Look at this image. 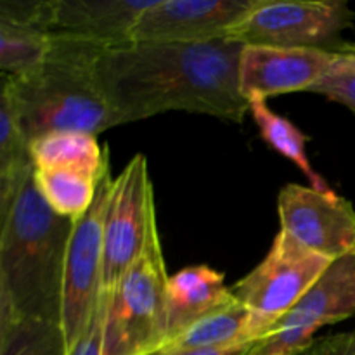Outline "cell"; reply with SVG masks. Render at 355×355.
Returning <instances> with one entry per match:
<instances>
[{
	"instance_id": "cell-1",
	"label": "cell",
	"mask_w": 355,
	"mask_h": 355,
	"mask_svg": "<svg viewBox=\"0 0 355 355\" xmlns=\"http://www.w3.org/2000/svg\"><path fill=\"white\" fill-rule=\"evenodd\" d=\"M243 44L130 42L104 49L99 73L118 125L168 111L210 114L241 123L250 103L239 90Z\"/></svg>"
},
{
	"instance_id": "cell-2",
	"label": "cell",
	"mask_w": 355,
	"mask_h": 355,
	"mask_svg": "<svg viewBox=\"0 0 355 355\" xmlns=\"http://www.w3.org/2000/svg\"><path fill=\"white\" fill-rule=\"evenodd\" d=\"M73 220L55 214L33 173L0 215V321L61 324L62 272Z\"/></svg>"
},
{
	"instance_id": "cell-3",
	"label": "cell",
	"mask_w": 355,
	"mask_h": 355,
	"mask_svg": "<svg viewBox=\"0 0 355 355\" xmlns=\"http://www.w3.org/2000/svg\"><path fill=\"white\" fill-rule=\"evenodd\" d=\"M103 51L92 42L54 33L47 55L33 71L2 75V92L10 99L30 142L52 132L99 135L118 127L99 73Z\"/></svg>"
},
{
	"instance_id": "cell-4",
	"label": "cell",
	"mask_w": 355,
	"mask_h": 355,
	"mask_svg": "<svg viewBox=\"0 0 355 355\" xmlns=\"http://www.w3.org/2000/svg\"><path fill=\"white\" fill-rule=\"evenodd\" d=\"M168 277L155 218L141 255L113 291H107L104 355H153L162 350Z\"/></svg>"
},
{
	"instance_id": "cell-5",
	"label": "cell",
	"mask_w": 355,
	"mask_h": 355,
	"mask_svg": "<svg viewBox=\"0 0 355 355\" xmlns=\"http://www.w3.org/2000/svg\"><path fill=\"white\" fill-rule=\"evenodd\" d=\"M354 21L355 12L343 0H257L225 38L243 45L336 51L340 35Z\"/></svg>"
},
{
	"instance_id": "cell-6",
	"label": "cell",
	"mask_w": 355,
	"mask_h": 355,
	"mask_svg": "<svg viewBox=\"0 0 355 355\" xmlns=\"http://www.w3.org/2000/svg\"><path fill=\"white\" fill-rule=\"evenodd\" d=\"M331 262L279 231L266 259L231 291L239 304L266 324L269 333L307 295Z\"/></svg>"
},
{
	"instance_id": "cell-7",
	"label": "cell",
	"mask_w": 355,
	"mask_h": 355,
	"mask_svg": "<svg viewBox=\"0 0 355 355\" xmlns=\"http://www.w3.org/2000/svg\"><path fill=\"white\" fill-rule=\"evenodd\" d=\"M113 179H101L92 207L73 222L62 272L61 328L68 347L76 342L89 324L94 307L103 291L104 217Z\"/></svg>"
},
{
	"instance_id": "cell-8",
	"label": "cell",
	"mask_w": 355,
	"mask_h": 355,
	"mask_svg": "<svg viewBox=\"0 0 355 355\" xmlns=\"http://www.w3.org/2000/svg\"><path fill=\"white\" fill-rule=\"evenodd\" d=\"M156 218L155 193L148 159L135 155L113 179L104 217L103 290L113 291L144 248L151 222Z\"/></svg>"
},
{
	"instance_id": "cell-9",
	"label": "cell",
	"mask_w": 355,
	"mask_h": 355,
	"mask_svg": "<svg viewBox=\"0 0 355 355\" xmlns=\"http://www.w3.org/2000/svg\"><path fill=\"white\" fill-rule=\"evenodd\" d=\"M281 231L329 260L355 252V210L335 191L288 184L277 196Z\"/></svg>"
},
{
	"instance_id": "cell-10",
	"label": "cell",
	"mask_w": 355,
	"mask_h": 355,
	"mask_svg": "<svg viewBox=\"0 0 355 355\" xmlns=\"http://www.w3.org/2000/svg\"><path fill=\"white\" fill-rule=\"evenodd\" d=\"M257 0H156L141 17L132 42L196 44L227 37Z\"/></svg>"
},
{
	"instance_id": "cell-11",
	"label": "cell",
	"mask_w": 355,
	"mask_h": 355,
	"mask_svg": "<svg viewBox=\"0 0 355 355\" xmlns=\"http://www.w3.org/2000/svg\"><path fill=\"white\" fill-rule=\"evenodd\" d=\"M336 52L243 45L239 90L248 103L291 92H311L335 66Z\"/></svg>"
},
{
	"instance_id": "cell-12",
	"label": "cell",
	"mask_w": 355,
	"mask_h": 355,
	"mask_svg": "<svg viewBox=\"0 0 355 355\" xmlns=\"http://www.w3.org/2000/svg\"><path fill=\"white\" fill-rule=\"evenodd\" d=\"M156 0H52V33L104 49L132 42L139 17Z\"/></svg>"
},
{
	"instance_id": "cell-13",
	"label": "cell",
	"mask_w": 355,
	"mask_h": 355,
	"mask_svg": "<svg viewBox=\"0 0 355 355\" xmlns=\"http://www.w3.org/2000/svg\"><path fill=\"white\" fill-rule=\"evenodd\" d=\"M352 315H355V252L333 260L307 295L274 328L298 326L318 331L322 326L336 324Z\"/></svg>"
},
{
	"instance_id": "cell-14",
	"label": "cell",
	"mask_w": 355,
	"mask_h": 355,
	"mask_svg": "<svg viewBox=\"0 0 355 355\" xmlns=\"http://www.w3.org/2000/svg\"><path fill=\"white\" fill-rule=\"evenodd\" d=\"M232 302L236 297L225 286L224 274L211 267H187L170 276L166 284V342Z\"/></svg>"
},
{
	"instance_id": "cell-15",
	"label": "cell",
	"mask_w": 355,
	"mask_h": 355,
	"mask_svg": "<svg viewBox=\"0 0 355 355\" xmlns=\"http://www.w3.org/2000/svg\"><path fill=\"white\" fill-rule=\"evenodd\" d=\"M267 335V328L250 309L238 300L207 318L191 324L170 342L162 347L158 354L196 352V350H218L231 347H248Z\"/></svg>"
},
{
	"instance_id": "cell-16",
	"label": "cell",
	"mask_w": 355,
	"mask_h": 355,
	"mask_svg": "<svg viewBox=\"0 0 355 355\" xmlns=\"http://www.w3.org/2000/svg\"><path fill=\"white\" fill-rule=\"evenodd\" d=\"M35 168L80 170L101 180L110 172V153L97 135L62 130L42 135L30 142Z\"/></svg>"
},
{
	"instance_id": "cell-17",
	"label": "cell",
	"mask_w": 355,
	"mask_h": 355,
	"mask_svg": "<svg viewBox=\"0 0 355 355\" xmlns=\"http://www.w3.org/2000/svg\"><path fill=\"white\" fill-rule=\"evenodd\" d=\"M33 170L30 139L10 99L0 90V215L12 205Z\"/></svg>"
},
{
	"instance_id": "cell-18",
	"label": "cell",
	"mask_w": 355,
	"mask_h": 355,
	"mask_svg": "<svg viewBox=\"0 0 355 355\" xmlns=\"http://www.w3.org/2000/svg\"><path fill=\"white\" fill-rule=\"evenodd\" d=\"M33 180L45 203L73 222L92 207L101 182L89 173L69 168H35Z\"/></svg>"
},
{
	"instance_id": "cell-19",
	"label": "cell",
	"mask_w": 355,
	"mask_h": 355,
	"mask_svg": "<svg viewBox=\"0 0 355 355\" xmlns=\"http://www.w3.org/2000/svg\"><path fill=\"white\" fill-rule=\"evenodd\" d=\"M52 35L33 21L0 17V69L2 75L21 76L33 71L45 59Z\"/></svg>"
},
{
	"instance_id": "cell-20",
	"label": "cell",
	"mask_w": 355,
	"mask_h": 355,
	"mask_svg": "<svg viewBox=\"0 0 355 355\" xmlns=\"http://www.w3.org/2000/svg\"><path fill=\"white\" fill-rule=\"evenodd\" d=\"M250 114L255 120L257 128H259L263 141L274 151L295 163L302 170L305 179L311 182V187L319 191H331L328 182L312 166L307 156L309 137L300 128H297V125L291 123L288 118L274 113L266 101H252L250 103Z\"/></svg>"
},
{
	"instance_id": "cell-21",
	"label": "cell",
	"mask_w": 355,
	"mask_h": 355,
	"mask_svg": "<svg viewBox=\"0 0 355 355\" xmlns=\"http://www.w3.org/2000/svg\"><path fill=\"white\" fill-rule=\"evenodd\" d=\"M0 355H68V342L59 322L0 321Z\"/></svg>"
},
{
	"instance_id": "cell-22",
	"label": "cell",
	"mask_w": 355,
	"mask_h": 355,
	"mask_svg": "<svg viewBox=\"0 0 355 355\" xmlns=\"http://www.w3.org/2000/svg\"><path fill=\"white\" fill-rule=\"evenodd\" d=\"M314 333L298 326H279L250 343L243 355H302L314 342Z\"/></svg>"
},
{
	"instance_id": "cell-23",
	"label": "cell",
	"mask_w": 355,
	"mask_h": 355,
	"mask_svg": "<svg viewBox=\"0 0 355 355\" xmlns=\"http://www.w3.org/2000/svg\"><path fill=\"white\" fill-rule=\"evenodd\" d=\"M311 92L321 94L326 99L349 107L355 114V62L347 61L336 52L335 66L318 85L312 87Z\"/></svg>"
},
{
	"instance_id": "cell-24",
	"label": "cell",
	"mask_w": 355,
	"mask_h": 355,
	"mask_svg": "<svg viewBox=\"0 0 355 355\" xmlns=\"http://www.w3.org/2000/svg\"><path fill=\"white\" fill-rule=\"evenodd\" d=\"M107 291H101V297L94 307L89 324L68 347V355H104V321H106Z\"/></svg>"
},
{
	"instance_id": "cell-25",
	"label": "cell",
	"mask_w": 355,
	"mask_h": 355,
	"mask_svg": "<svg viewBox=\"0 0 355 355\" xmlns=\"http://www.w3.org/2000/svg\"><path fill=\"white\" fill-rule=\"evenodd\" d=\"M302 355H355V331L314 340Z\"/></svg>"
},
{
	"instance_id": "cell-26",
	"label": "cell",
	"mask_w": 355,
	"mask_h": 355,
	"mask_svg": "<svg viewBox=\"0 0 355 355\" xmlns=\"http://www.w3.org/2000/svg\"><path fill=\"white\" fill-rule=\"evenodd\" d=\"M246 347H231V349L218 350H196V352H179V354H153V355H243Z\"/></svg>"
},
{
	"instance_id": "cell-27",
	"label": "cell",
	"mask_w": 355,
	"mask_h": 355,
	"mask_svg": "<svg viewBox=\"0 0 355 355\" xmlns=\"http://www.w3.org/2000/svg\"><path fill=\"white\" fill-rule=\"evenodd\" d=\"M335 52H338L343 59L347 61L355 62V45H349V44H342Z\"/></svg>"
}]
</instances>
